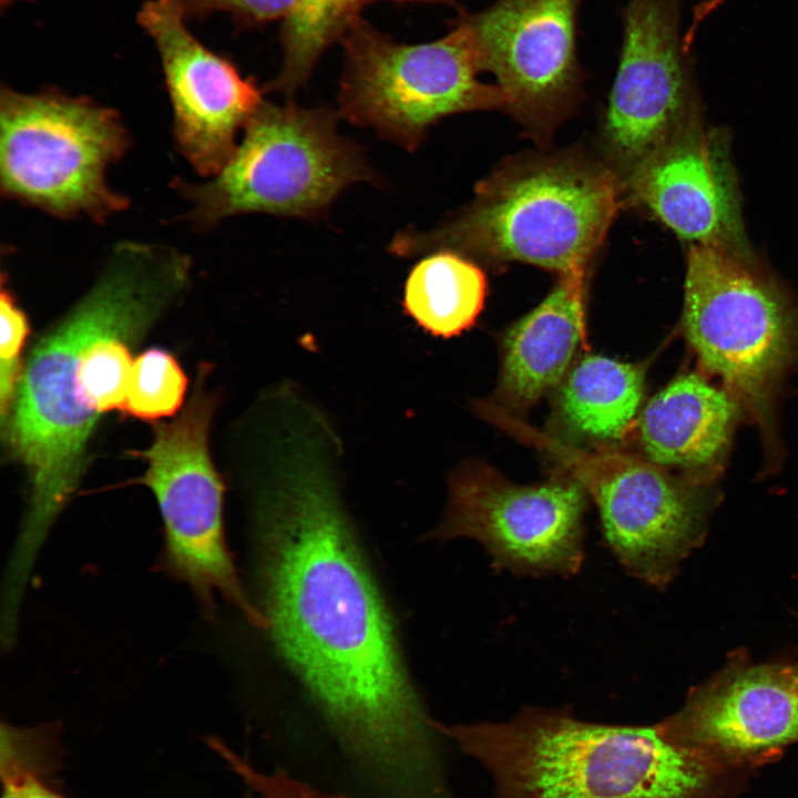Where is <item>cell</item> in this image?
I'll return each mask as SVG.
<instances>
[{
  "label": "cell",
  "mask_w": 798,
  "mask_h": 798,
  "mask_svg": "<svg viewBox=\"0 0 798 798\" xmlns=\"http://www.w3.org/2000/svg\"><path fill=\"white\" fill-rule=\"evenodd\" d=\"M260 508L262 612L274 642L347 749L416 790L432 774L433 720L408 679L331 481L309 449H290Z\"/></svg>",
  "instance_id": "6da1fadb"
},
{
  "label": "cell",
  "mask_w": 798,
  "mask_h": 798,
  "mask_svg": "<svg viewBox=\"0 0 798 798\" xmlns=\"http://www.w3.org/2000/svg\"><path fill=\"white\" fill-rule=\"evenodd\" d=\"M190 258L124 241L89 291L31 349L3 427L29 478L28 507L60 515L76 490L99 418L124 412L131 348L185 291Z\"/></svg>",
  "instance_id": "7a4b0ae2"
},
{
  "label": "cell",
  "mask_w": 798,
  "mask_h": 798,
  "mask_svg": "<svg viewBox=\"0 0 798 798\" xmlns=\"http://www.w3.org/2000/svg\"><path fill=\"white\" fill-rule=\"evenodd\" d=\"M436 730L482 763L502 798H703L718 766L655 727L598 725L525 709L507 723Z\"/></svg>",
  "instance_id": "3957f363"
},
{
  "label": "cell",
  "mask_w": 798,
  "mask_h": 798,
  "mask_svg": "<svg viewBox=\"0 0 798 798\" xmlns=\"http://www.w3.org/2000/svg\"><path fill=\"white\" fill-rule=\"evenodd\" d=\"M623 191L604 162L576 153L516 158L481 181L472 202L436 228L399 232L389 252L413 257L452 250L559 275L586 272Z\"/></svg>",
  "instance_id": "277c9868"
},
{
  "label": "cell",
  "mask_w": 798,
  "mask_h": 798,
  "mask_svg": "<svg viewBox=\"0 0 798 798\" xmlns=\"http://www.w3.org/2000/svg\"><path fill=\"white\" fill-rule=\"evenodd\" d=\"M683 328L703 366L747 408L776 456L777 395L798 364V301L755 254L689 245Z\"/></svg>",
  "instance_id": "5b68a950"
},
{
  "label": "cell",
  "mask_w": 798,
  "mask_h": 798,
  "mask_svg": "<svg viewBox=\"0 0 798 798\" xmlns=\"http://www.w3.org/2000/svg\"><path fill=\"white\" fill-rule=\"evenodd\" d=\"M337 115L327 106L265 101L216 175L173 184L190 204L186 219L204 228L246 213L313 217L350 184L374 182L360 147L337 132Z\"/></svg>",
  "instance_id": "8992f818"
},
{
  "label": "cell",
  "mask_w": 798,
  "mask_h": 798,
  "mask_svg": "<svg viewBox=\"0 0 798 798\" xmlns=\"http://www.w3.org/2000/svg\"><path fill=\"white\" fill-rule=\"evenodd\" d=\"M130 146L119 113L57 89L0 94V185L8 198L60 218L105 222L129 206L106 171Z\"/></svg>",
  "instance_id": "52a82bcc"
},
{
  "label": "cell",
  "mask_w": 798,
  "mask_h": 798,
  "mask_svg": "<svg viewBox=\"0 0 798 798\" xmlns=\"http://www.w3.org/2000/svg\"><path fill=\"white\" fill-rule=\"evenodd\" d=\"M479 413L556 459L595 502L615 557L645 583L665 587L704 540L717 495L703 481L678 479L649 460L590 451L479 402Z\"/></svg>",
  "instance_id": "ba28073f"
},
{
  "label": "cell",
  "mask_w": 798,
  "mask_h": 798,
  "mask_svg": "<svg viewBox=\"0 0 798 798\" xmlns=\"http://www.w3.org/2000/svg\"><path fill=\"white\" fill-rule=\"evenodd\" d=\"M452 25L437 40L402 43L361 16L351 20L339 41L345 63L338 114L415 151L442 117L504 110V93L477 78L474 51L462 28Z\"/></svg>",
  "instance_id": "9c48e42d"
},
{
  "label": "cell",
  "mask_w": 798,
  "mask_h": 798,
  "mask_svg": "<svg viewBox=\"0 0 798 798\" xmlns=\"http://www.w3.org/2000/svg\"><path fill=\"white\" fill-rule=\"evenodd\" d=\"M214 408L215 399L200 382L176 418L154 427L151 446L132 452L147 464L139 482L153 492L160 509L167 573L186 584L206 612L222 597L266 630V617L247 597L226 544L224 484L208 447Z\"/></svg>",
  "instance_id": "30bf717a"
},
{
  "label": "cell",
  "mask_w": 798,
  "mask_h": 798,
  "mask_svg": "<svg viewBox=\"0 0 798 798\" xmlns=\"http://www.w3.org/2000/svg\"><path fill=\"white\" fill-rule=\"evenodd\" d=\"M587 498L570 474L521 485L489 467L469 466L452 474L448 510L432 535L479 541L498 569L569 576L584 560Z\"/></svg>",
  "instance_id": "8fae6325"
},
{
  "label": "cell",
  "mask_w": 798,
  "mask_h": 798,
  "mask_svg": "<svg viewBox=\"0 0 798 798\" xmlns=\"http://www.w3.org/2000/svg\"><path fill=\"white\" fill-rule=\"evenodd\" d=\"M583 0H497L454 21L480 71L492 73L504 110L530 131L548 134L575 105L582 72L577 14Z\"/></svg>",
  "instance_id": "7c38bea8"
},
{
  "label": "cell",
  "mask_w": 798,
  "mask_h": 798,
  "mask_svg": "<svg viewBox=\"0 0 798 798\" xmlns=\"http://www.w3.org/2000/svg\"><path fill=\"white\" fill-rule=\"evenodd\" d=\"M684 0H628L603 122L604 163L622 186L699 106L679 23Z\"/></svg>",
  "instance_id": "4fadbf2b"
},
{
  "label": "cell",
  "mask_w": 798,
  "mask_h": 798,
  "mask_svg": "<svg viewBox=\"0 0 798 798\" xmlns=\"http://www.w3.org/2000/svg\"><path fill=\"white\" fill-rule=\"evenodd\" d=\"M137 21L160 57L177 150L198 174L213 177L235 152L238 131L265 102L264 90L201 43L173 0L146 1Z\"/></svg>",
  "instance_id": "5bb4252c"
},
{
  "label": "cell",
  "mask_w": 798,
  "mask_h": 798,
  "mask_svg": "<svg viewBox=\"0 0 798 798\" xmlns=\"http://www.w3.org/2000/svg\"><path fill=\"white\" fill-rule=\"evenodd\" d=\"M705 760L745 765L798 741V663H751L735 653L656 726Z\"/></svg>",
  "instance_id": "9a60e30c"
},
{
  "label": "cell",
  "mask_w": 798,
  "mask_h": 798,
  "mask_svg": "<svg viewBox=\"0 0 798 798\" xmlns=\"http://www.w3.org/2000/svg\"><path fill=\"white\" fill-rule=\"evenodd\" d=\"M623 190L689 245L751 255L727 134L700 106L627 177Z\"/></svg>",
  "instance_id": "2e32d148"
},
{
  "label": "cell",
  "mask_w": 798,
  "mask_h": 798,
  "mask_svg": "<svg viewBox=\"0 0 798 798\" xmlns=\"http://www.w3.org/2000/svg\"><path fill=\"white\" fill-rule=\"evenodd\" d=\"M585 275H560L551 293L507 331L499 392L511 407H531L564 377L584 337Z\"/></svg>",
  "instance_id": "e0dca14e"
},
{
  "label": "cell",
  "mask_w": 798,
  "mask_h": 798,
  "mask_svg": "<svg viewBox=\"0 0 798 798\" xmlns=\"http://www.w3.org/2000/svg\"><path fill=\"white\" fill-rule=\"evenodd\" d=\"M736 419V399L730 392L687 374L645 406L638 419V439L647 460L657 466L707 471L725 454Z\"/></svg>",
  "instance_id": "ac0fdd59"
},
{
  "label": "cell",
  "mask_w": 798,
  "mask_h": 798,
  "mask_svg": "<svg viewBox=\"0 0 798 798\" xmlns=\"http://www.w3.org/2000/svg\"><path fill=\"white\" fill-rule=\"evenodd\" d=\"M643 382L642 370L633 364L585 356L562 386L561 412L567 424L585 437L618 440L636 418Z\"/></svg>",
  "instance_id": "d6986e66"
},
{
  "label": "cell",
  "mask_w": 798,
  "mask_h": 798,
  "mask_svg": "<svg viewBox=\"0 0 798 798\" xmlns=\"http://www.w3.org/2000/svg\"><path fill=\"white\" fill-rule=\"evenodd\" d=\"M485 295L487 278L475 263L452 250H438L410 270L403 306L420 327L449 338L475 323Z\"/></svg>",
  "instance_id": "ffe728a7"
},
{
  "label": "cell",
  "mask_w": 798,
  "mask_h": 798,
  "mask_svg": "<svg viewBox=\"0 0 798 798\" xmlns=\"http://www.w3.org/2000/svg\"><path fill=\"white\" fill-rule=\"evenodd\" d=\"M187 378L176 358L150 348L134 361L124 412L141 420L174 416L184 401Z\"/></svg>",
  "instance_id": "44dd1931"
},
{
  "label": "cell",
  "mask_w": 798,
  "mask_h": 798,
  "mask_svg": "<svg viewBox=\"0 0 798 798\" xmlns=\"http://www.w3.org/2000/svg\"><path fill=\"white\" fill-rule=\"evenodd\" d=\"M338 0H296L279 35L283 68L290 74H311L325 51L336 42L332 11Z\"/></svg>",
  "instance_id": "7402d4cb"
},
{
  "label": "cell",
  "mask_w": 798,
  "mask_h": 798,
  "mask_svg": "<svg viewBox=\"0 0 798 798\" xmlns=\"http://www.w3.org/2000/svg\"><path fill=\"white\" fill-rule=\"evenodd\" d=\"M1 341H0V417L2 429L6 426L14 401L21 376L20 356L29 335V321L11 291L2 282L0 297Z\"/></svg>",
  "instance_id": "603a6c76"
},
{
  "label": "cell",
  "mask_w": 798,
  "mask_h": 798,
  "mask_svg": "<svg viewBox=\"0 0 798 798\" xmlns=\"http://www.w3.org/2000/svg\"><path fill=\"white\" fill-rule=\"evenodd\" d=\"M52 726L1 727V768H14L42 776L54 760L57 737Z\"/></svg>",
  "instance_id": "cb8c5ba5"
},
{
  "label": "cell",
  "mask_w": 798,
  "mask_h": 798,
  "mask_svg": "<svg viewBox=\"0 0 798 798\" xmlns=\"http://www.w3.org/2000/svg\"><path fill=\"white\" fill-rule=\"evenodd\" d=\"M219 756L247 786L255 798H347L327 792L301 781L286 771L265 773L238 756L227 745Z\"/></svg>",
  "instance_id": "d4e9b609"
},
{
  "label": "cell",
  "mask_w": 798,
  "mask_h": 798,
  "mask_svg": "<svg viewBox=\"0 0 798 798\" xmlns=\"http://www.w3.org/2000/svg\"><path fill=\"white\" fill-rule=\"evenodd\" d=\"M173 2L185 19L225 12L239 24L254 27L276 20L284 21L296 0H173Z\"/></svg>",
  "instance_id": "484cf974"
},
{
  "label": "cell",
  "mask_w": 798,
  "mask_h": 798,
  "mask_svg": "<svg viewBox=\"0 0 798 798\" xmlns=\"http://www.w3.org/2000/svg\"><path fill=\"white\" fill-rule=\"evenodd\" d=\"M41 777L25 770L2 768V798H64L49 788Z\"/></svg>",
  "instance_id": "4316f807"
},
{
  "label": "cell",
  "mask_w": 798,
  "mask_h": 798,
  "mask_svg": "<svg viewBox=\"0 0 798 798\" xmlns=\"http://www.w3.org/2000/svg\"><path fill=\"white\" fill-rule=\"evenodd\" d=\"M11 1H12V0H2V3H9V2H11Z\"/></svg>",
  "instance_id": "83f0119b"
}]
</instances>
